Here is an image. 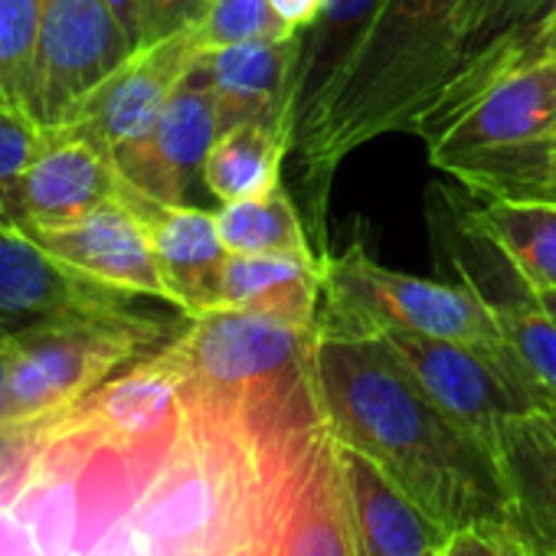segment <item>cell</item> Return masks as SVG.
<instances>
[{"label":"cell","instance_id":"1","mask_svg":"<svg viewBox=\"0 0 556 556\" xmlns=\"http://www.w3.org/2000/svg\"><path fill=\"white\" fill-rule=\"evenodd\" d=\"M321 432L187 393L148 439L66 413L0 442V556H271Z\"/></svg>","mask_w":556,"mask_h":556},{"label":"cell","instance_id":"2","mask_svg":"<svg viewBox=\"0 0 556 556\" xmlns=\"http://www.w3.org/2000/svg\"><path fill=\"white\" fill-rule=\"evenodd\" d=\"M315 374L325 426L341 445L367 455L452 533H507L510 497L497 455L416 383L380 334L321 331Z\"/></svg>","mask_w":556,"mask_h":556},{"label":"cell","instance_id":"3","mask_svg":"<svg viewBox=\"0 0 556 556\" xmlns=\"http://www.w3.org/2000/svg\"><path fill=\"white\" fill-rule=\"evenodd\" d=\"M465 0H387L318 122L295 141L299 184L325 219L338 167L383 135H416L455 50Z\"/></svg>","mask_w":556,"mask_h":556},{"label":"cell","instance_id":"4","mask_svg":"<svg viewBox=\"0 0 556 556\" xmlns=\"http://www.w3.org/2000/svg\"><path fill=\"white\" fill-rule=\"evenodd\" d=\"M318 338V321L216 308L187 318L167 351L184 374L187 396L271 419L325 422L315 374Z\"/></svg>","mask_w":556,"mask_h":556},{"label":"cell","instance_id":"5","mask_svg":"<svg viewBox=\"0 0 556 556\" xmlns=\"http://www.w3.org/2000/svg\"><path fill=\"white\" fill-rule=\"evenodd\" d=\"M429 144V161L471 193L546 197L556 161V63L536 56L458 112Z\"/></svg>","mask_w":556,"mask_h":556},{"label":"cell","instance_id":"6","mask_svg":"<svg viewBox=\"0 0 556 556\" xmlns=\"http://www.w3.org/2000/svg\"><path fill=\"white\" fill-rule=\"evenodd\" d=\"M174 331L128 305L11 338V393L0 442L30 435L76 409L105 380L154 354Z\"/></svg>","mask_w":556,"mask_h":556},{"label":"cell","instance_id":"7","mask_svg":"<svg viewBox=\"0 0 556 556\" xmlns=\"http://www.w3.org/2000/svg\"><path fill=\"white\" fill-rule=\"evenodd\" d=\"M321 331L338 334H380L403 328L442 341H458L484 354L507 348L488 299L475 286H445L432 278L406 275L374 262L364 245L344 255H325Z\"/></svg>","mask_w":556,"mask_h":556},{"label":"cell","instance_id":"8","mask_svg":"<svg viewBox=\"0 0 556 556\" xmlns=\"http://www.w3.org/2000/svg\"><path fill=\"white\" fill-rule=\"evenodd\" d=\"M380 338L416 377V383L494 455L510 419L553 409V400L527 374L510 344L497 354H484L458 341L403 328H383Z\"/></svg>","mask_w":556,"mask_h":556},{"label":"cell","instance_id":"9","mask_svg":"<svg viewBox=\"0 0 556 556\" xmlns=\"http://www.w3.org/2000/svg\"><path fill=\"white\" fill-rule=\"evenodd\" d=\"M135 53L109 0H47L30 115L43 128H60L73 109Z\"/></svg>","mask_w":556,"mask_h":556},{"label":"cell","instance_id":"10","mask_svg":"<svg viewBox=\"0 0 556 556\" xmlns=\"http://www.w3.org/2000/svg\"><path fill=\"white\" fill-rule=\"evenodd\" d=\"M553 14L556 0H465L448 76L416 135L432 141L488 86L536 60Z\"/></svg>","mask_w":556,"mask_h":556},{"label":"cell","instance_id":"11","mask_svg":"<svg viewBox=\"0 0 556 556\" xmlns=\"http://www.w3.org/2000/svg\"><path fill=\"white\" fill-rule=\"evenodd\" d=\"M197 53L193 27L135 50L73 109L66 125L99 141L109 154L141 141L184 86Z\"/></svg>","mask_w":556,"mask_h":556},{"label":"cell","instance_id":"12","mask_svg":"<svg viewBox=\"0 0 556 556\" xmlns=\"http://www.w3.org/2000/svg\"><path fill=\"white\" fill-rule=\"evenodd\" d=\"M122 295L47 252L17 226H0V341L79 315L128 305Z\"/></svg>","mask_w":556,"mask_h":556},{"label":"cell","instance_id":"13","mask_svg":"<svg viewBox=\"0 0 556 556\" xmlns=\"http://www.w3.org/2000/svg\"><path fill=\"white\" fill-rule=\"evenodd\" d=\"M128 180L99 141L70 125L47 128L43 151L11 193L8 226H63L102 203L122 200Z\"/></svg>","mask_w":556,"mask_h":556},{"label":"cell","instance_id":"14","mask_svg":"<svg viewBox=\"0 0 556 556\" xmlns=\"http://www.w3.org/2000/svg\"><path fill=\"white\" fill-rule=\"evenodd\" d=\"M219 135L223 115L213 89L187 73L157 125L141 141L112 151V161L138 193L157 203H187L190 187L203 180L206 154Z\"/></svg>","mask_w":556,"mask_h":556},{"label":"cell","instance_id":"15","mask_svg":"<svg viewBox=\"0 0 556 556\" xmlns=\"http://www.w3.org/2000/svg\"><path fill=\"white\" fill-rule=\"evenodd\" d=\"M34 236L47 252L70 262L73 268L86 271L96 282L122 292V295H144L174 305L170 289L161 275L157 255L151 249V236L128 203V197L102 203L99 210L63 223V226H37L24 229Z\"/></svg>","mask_w":556,"mask_h":556},{"label":"cell","instance_id":"16","mask_svg":"<svg viewBox=\"0 0 556 556\" xmlns=\"http://www.w3.org/2000/svg\"><path fill=\"white\" fill-rule=\"evenodd\" d=\"M125 197L151 236V249L170 289L174 308L184 318L213 312L219 271L229 255L216 229V213L190 203H157L135 187H128Z\"/></svg>","mask_w":556,"mask_h":556},{"label":"cell","instance_id":"17","mask_svg":"<svg viewBox=\"0 0 556 556\" xmlns=\"http://www.w3.org/2000/svg\"><path fill=\"white\" fill-rule=\"evenodd\" d=\"M383 4L387 0H325L318 17L305 30H299L286 99V115L295 128V141L328 109Z\"/></svg>","mask_w":556,"mask_h":556},{"label":"cell","instance_id":"18","mask_svg":"<svg viewBox=\"0 0 556 556\" xmlns=\"http://www.w3.org/2000/svg\"><path fill=\"white\" fill-rule=\"evenodd\" d=\"M338 462L361 556H426L452 536L409 494H403L367 455L338 442Z\"/></svg>","mask_w":556,"mask_h":556},{"label":"cell","instance_id":"19","mask_svg":"<svg viewBox=\"0 0 556 556\" xmlns=\"http://www.w3.org/2000/svg\"><path fill=\"white\" fill-rule=\"evenodd\" d=\"M295 43H299V30L278 40H249V43L197 53L190 73L213 89L223 115V131L255 118L286 122L292 128L286 115V99H289Z\"/></svg>","mask_w":556,"mask_h":556},{"label":"cell","instance_id":"20","mask_svg":"<svg viewBox=\"0 0 556 556\" xmlns=\"http://www.w3.org/2000/svg\"><path fill=\"white\" fill-rule=\"evenodd\" d=\"M271 556H361L338 462V439L328 426L299 468Z\"/></svg>","mask_w":556,"mask_h":556},{"label":"cell","instance_id":"21","mask_svg":"<svg viewBox=\"0 0 556 556\" xmlns=\"http://www.w3.org/2000/svg\"><path fill=\"white\" fill-rule=\"evenodd\" d=\"M497 462L504 471L514 536L533 556L556 553V432L546 413L517 416L501 432Z\"/></svg>","mask_w":556,"mask_h":556},{"label":"cell","instance_id":"22","mask_svg":"<svg viewBox=\"0 0 556 556\" xmlns=\"http://www.w3.org/2000/svg\"><path fill=\"white\" fill-rule=\"evenodd\" d=\"M321 295L325 255L229 252L216 286V308H245L292 321H318Z\"/></svg>","mask_w":556,"mask_h":556},{"label":"cell","instance_id":"23","mask_svg":"<svg viewBox=\"0 0 556 556\" xmlns=\"http://www.w3.org/2000/svg\"><path fill=\"white\" fill-rule=\"evenodd\" d=\"M180 409H184V374L164 344L154 354L115 374L112 380H105L92 396H86L70 413L109 435L148 439L174 426Z\"/></svg>","mask_w":556,"mask_h":556},{"label":"cell","instance_id":"24","mask_svg":"<svg viewBox=\"0 0 556 556\" xmlns=\"http://www.w3.org/2000/svg\"><path fill=\"white\" fill-rule=\"evenodd\" d=\"M481 197L468 213L475 232L507 258L530 292H556V197Z\"/></svg>","mask_w":556,"mask_h":556},{"label":"cell","instance_id":"25","mask_svg":"<svg viewBox=\"0 0 556 556\" xmlns=\"http://www.w3.org/2000/svg\"><path fill=\"white\" fill-rule=\"evenodd\" d=\"M295 151V131L286 122H239L226 128L203 164V187L219 200H249L275 190L286 157Z\"/></svg>","mask_w":556,"mask_h":556},{"label":"cell","instance_id":"26","mask_svg":"<svg viewBox=\"0 0 556 556\" xmlns=\"http://www.w3.org/2000/svg\"><path fill=\"white\" fill-rule=\"evenodd\" d=\"M216 229L229 252H302L318 255L305 236L292 197L275 190L249 200H232L216 210Z\"/></svg>","mask_w":556,"mask_h":556},{"label":"cell","instance_id":"27","mask_svg":"<svg viewBox=\"0 0 556 556\" xmlns=\"http://www.w3.org/2000/svg\"><path fill=\"white\" fill-rule=\"evenodd\" d=\"M488 305L517 361L556 406V321L543 312L536 295L523 286V278L514 295L488 299Z\"/></svg>","mask_w":556,"mask_h":556},{"label":"cell","instance_id":"28","mask_svg":"<svg viewBox=\"0 0 556 556\" xmlns=\"http://www.w3.org/2000/svg\"><path fill=\"white\" fill-rule=\"evenodd\" d=\"M47 0H0V105L27 109Z\"/></svg>","mask_w":556,"mask_h":556},{"label":"cell","instance_id":"29","mask_svg":"<svg viewBox=\"0 0 556 556\" xmlns=\"http://www.w3.org/2000/svg\"><path fill=\"white\" fill-rule=\"evenodd\" d=\"M295 34L275 14L271 0H210L206 14L193 27L197 50H223L249 40H278Z\"/></svg>","mask_w":556,"mask_h":556},{"label":"cell","instance_id":"30","mask_svg":"<svg viewBox=\"0 0 556 556\" xmlns=\"http://www.w3.org/2000/svg\"><path fill=\"white\" fill-rule=\"evenodd\" d=\"M47 128L27 112L0 105V226H8V206L17 180L43 151Z\"/></svg>","mask_w":556,"mask_h":556},{"label":"cell","instance_id":"31","mask_svg":"<svg viewBox=\"0 0 556 556\" xmlns=\"http://www.w3.org/2000/svg\"><path fill=\"white\" fill-rule=\"evenodd\" d=\"M206 8L210 0H141V47L197 27Z\"/></svg>","mask_w":556,"mask_h":556},{"label":"cell","instance_id":"32","mask_svg":"<svg viewBox=\"0 0 556 556\" xmlns=\"http://www.w3.org/2000/svg\"><path fill=\"white\" fill-rule=\"evenodd\" d=\"M439 556H501V533H488L478 527L455 530L439 549Z\"/></svg>","mask_w":556,"mask_h":556},{"label":"cell","instance_id":"33","mask_svg":"<svg viewBox=\"0 0 556 556\" xmlns=\"http://www.w3.org/2000/svg\"><path fill=\"white\" fill-rule=\"evenodd\" d=\"M321 4L325 0H271L275 14L282 17L292 30H305L318 17Z\"/></svg>","mask_w":556,"mask_h":556},{"label":"cell","instance_id":"34","mask_svg":"<svg viewBox=\"0 0 556 556\" xmlns=\"http://www.w3.org/2000/svg\"><path fill=\"white\" fill-rule=\"evenodd\" d=\"M109 8L128 34L131 47L141 50V0H109Z\"/></svg>","mask_w":556,"mask_h":556},{"label":"cell","instance_id":"35","mask_svg":"<svg viewBox=\"0 0 556 556\" xmlns=\"http://www.w3.org/2000/svg\"><path fill=\"white\" fill-rule=\"evenodd\" d=\"M8 393H11V344L0 341V432L8 416Z\"/></svg>","mask_w":556,"mask_h":556},{"label":"cell","instance_id":"36","mask_svg":"<svg viewBox=\"0 0 556 556\" xmlns=\"http://www.w3.org/2000/svg\"><path fill=\"white\" fill-rule=\"evenodd\" d=\"M540 56H549V60L556 63V14H553V21H549V27H546L543 40H540Z\"/></svg>","mask_w":556,"mask_h":556},{"label":"cell","instance_id":"37","mask_svg":"<svg viewBox=\"0 0 556 556\" xmlns=\"http://www.w3.org/2000/svg\"><path fill=\"white\" fill-rule=\"evenodd\" d=\"M501 556H533V553H530V549H523L514 536L501 533Z\"/></svg>","mask_w":556,"mask_h":556},{"label":"cell","instance_id":"38","mask_svg":"<svg viewBox=\"0 0 556 556\" xmlns=\"http://www.w3.org/2000/svg\"><path fill=\"white\" fill-rule=\"evenodd\" d=\"M536 295V302L543 305V312L556 321V292H533Z\"/></svg>","mask_w":556,"mask_h":556},{"label":"cell","instance_id":"39","mask_svg":"<svg viewBox=\"0 0 556 556\" xmlns=\"http://www.w3.org/2000/svg\"><path fill=\"white\" fill-rule=\"evenodd\" d=\"M546 197H556V161H553V174H549V193Z\"/></svg>","mask_w":556,"mask_h":556},{"label":"cell","instance_id":"40","mask_svg":"<svg viewBox=\"0 0 556 556\" xmlns=\"http://www.w3.org/2000/svg\"><path fill=\"white\" fill-rule=\"evenodd\" d=\"M546 419H549V426H553V432H556V406H553V409L546 413Z\"/></svg>","mask_w":556,"mask_h":556},{"label":"cell","instance_id":"41","mask_svg":"<svg viewBox=\"0 0 556 556\" xmlns=\"http://www.w3.org/2000/svg\"><path fill=\"white\" fill-rule=\"evenodd\" d=\"M426 556H439V549H435V553H426Z\"/></svg>","mask_w":556,"mask_h":556},{"label":"cell","instance_id":"42","mask_svg":"<svg viewBox=\"0 0 556 556\" xmlns=\"http://www.w3.org/2000/svg\"><path fill=\"white\" fill-rule=\"evenodd\" d=\"M553 556H556V553H553Z\"/></svg>","mask_w":556,"mask_h":556}]
</instances>
